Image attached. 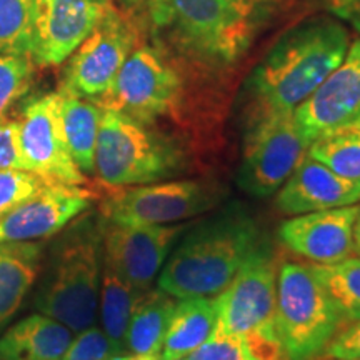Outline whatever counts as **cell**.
<instances>
[{"mask_svg": "<svg viewBox=\"0 0 360 360\" xmlns=\"http://www.w3.org/2000/svg\"><path fill=\"white\" fill-rule=\"evenodd\" d=\"M60 122L67 148L84 175L94 174L102 109L96 102L58 90Z\"/></svg>", "mask_w": 360, "mask_h": 360, "instance_id": "22", "label": "cell"}, {"mask_svg": "<svg viewBox=\"0 0 360 360\" xmlns=\"http://www.w3.org/2000/svg\"><path fill=\"white\" fill-rule=\"evenodd\" d=\"M110 360H162L160 355H142V354H122Z\"/></svg>", "mask_w": 360, "mask_h": 360, "instance_id": "36", "label": "cell"}, {"mask_svg": "<svg viewBox=\"0 0 360 360\" xmlns=\"http://www.w3.org/2000/svg\"><path fill=\"white\" fill-rule=\"evenodd\" d=\"M148 17L191 53L229 64L250 44L252 19L229 0H147Z\"/></svg>", "mask_w": 360, "mask_h": 360, "instance_id": "6", "label": "cell"}, {"mask_svg": "<svg viewBox=\"0 0 360 360\" xmlns=\"http://www.w3.org/2000/svg\"><path fill=\"white\" fill-rule=\"evenodd\" d=\"M322 360H335V359H322ZM350 360H360V359H350Z\"/></svg>", "mask_w": 360, "mask_h": 360, "instance_id": "39", "label": "cell"}, {"mask_svg": "<svg viewBox=\"0 0 360 360\" xmlns=\"http://www.w3.org/2000/svg\"><path fill=\"white\" fill-rule=\"evenodd\" d=\"M277 269L276 255L267 245L260 244L227 287L214 297L217 310L214 330L224 334L276 330Z\"/></svg>", "mask_w": 360, "mask_h": 360, "instance_id": "11", "label": "cell"}, {"mask_svg": "<svg viewBox=\"0 0 360 360\" xmlns=\"http://www.w3.org/2000/svg\"><path fill=\"white\" fill-rule=\"evenodd\" d=\"M321 359H360V321L342 326L334 339L328 342Z\"/></svg>", "mask_w": 360, "mask_h": 360, "instance_id": "33", "label": "cell"}, {"mask_svg": "<svg viewBox=\"0 0 360 360\" xmlns=\"http://www.w3.org/2000/svg\"><path fill=\"white\" fill-rule=\"evenodd\" d=\"M335 304L344 323L360 321V259L357 255L337 264H310Z\"/></svg>", "mask_w": 360, "mask_h": 360, "instance_id": "27", "label": "cell"}, {"mask_svg": "<svg viewBox=\"0 0 360 360\" xmlns=\"http://www.w3.org/2000/svg\"><path fill=\"white\" fill-rule=\"evenodd\" d=\"M74 335L56 319L32 314L0 335V360H62Z\"/></svg>", "mask_w": 360, "mask_h": 360, "instance_id": "19", "label": "cell"}, {"mask_svg": "<svg viewBox=\"0 0 360 360\" xmlns=\"http://www.w3.org/2000/svg\"><path fill=\"white\" fill-rule=\"evenodd\" d=\"M217 310L214 297L179 299L170 317L160 359L175 360L188 357L212 335Z\"/></svg>", "mask_w": 360, "mask_h": 360, "instance_id": "21", "label": "cell"}, {"mask_svg": "<svg viewBox=\"0 0 360 360\" xmlns=\"http://www.w3.org/2000/svg\"><path fill=\"white\" fill-rule=\"evenodd\" d=\"M180 97L179 72L154 49L139 45L124 62L112 87L96 103L150 127L157 119L177 109Z\"/></svg>", "mask_w": 360, "mask_h": 360, "instance_id": "8", "label": "cell"}, {"mask_svg": "<svg viewBox=\"0 0 360 360\" xmlns=\"http://www.w3.org/2000/svg\"><path fill=\"white\" fill-rule=\"evenodd\" d=\"M44 252V240L0 242V327L11 321L34 287Z\"/></svg>", "mask_w": 360, "mask_h": 360, "instance_id": "20", "label": "cell"}, {"mask_svg": "<svg viewBox=\"0 0 360 360\" xmlns=\"http://www.w3.org/2000/svg\"><path fill=\"white\" fill-rule=\"evenodd\" d=\"M127 354L96 323L77 332L62 360H110Z\"/></svg>", "mask_w": 360, "mask_h": 360, "instance_id": "31", "label": "cell"}, {"mask_svg": "<svg viewBox=\"0 0 360 360\" xmlns=\"http://www.w3.org/2000/svg\"><path fill=\"white\" fill-rule=\"evenodd\" d=\"M49 182L52 180L29 170H0V219L42 191Z\"/></svg>", "mask_w": 360, "mask_h": 360, "instance_id": "30", "label": "cell"}, {"mask_svg": "<svg viewBox=\"0 0 360 360\" xmlns=\"http://www.w3.org/2000/svg\"><path fill=\"white\" fill-rule=\"evenodd\" d=\"M103 269V219L84 212L57 233L34 305L74 334L94 326Z\"/></svg>", "mask_w": 360, "mask_h": 360, "instance_id": "3", "label": "cell"}, {"mask_svg": "<svg viewBox=\"0 0 360 360\" xmlns=\"http://www.w3.org/2000/svg\"><path fill=\"white\" fill-rule=\"evenodd\" d=\"M349 47V30L328 19L283 35L249 79V127L267 117L294 114L339 67Z\"/></svg>", "mask_w": 360, "mask_h": 360, "instance_id": "1", "label": "cell"}, {"mask_svg": "<svg viewBox=\"0 0 360 360\" xmlns=\"http://www.w3.org/2000/svg\"><path fill=\"white\" fill-rule=\"evenodd\" d=\"M328 8L360 32V0H326Z\"/></svg>", "mask_w": 360, "mask_h": 360, "instance_id": "34", "label": "cell"}, {"mask_svg": "<svg viewBox=\"0 0 360 360\" xmlns=\"http://www.w3.org/2000/svg\"><path fill=\"white\" fill-rule=\"evenodd\" d=\"M137 47V30L112 7L89 37L67 58L60 92L98 102Z\"/></svg>", "mask_w": 360, "mask_h": 360, "instance_id": "10", "label": "cell"}, {"mask_svg": "<svg viewBox=\"0 0 360 360\" xmlns=\"http://www.w3.org/2000/svg\"><path fill=\"white\" fill-rule=\"evenodd\" d=\"M32 0H0V53L30 57Z\"/></svg>", "mask_w": 360, "mask_h": 360, "instance_id": "28", "label": "cell"}, {"mask_svg": "<svg viewBox=\"0 0 360 360\" xmlns=\"http://www.w3.org/2000/svg\"><path fill=\"white\" fill-rule=\"evenodd\" d=\"M182 170L172 143L120 112L102 109L94 174L110 188L167 180Z\"/></svg>", "mask_w": 360, "mask_h": 360, "instance_id": "5", "label": "cell"}, {"mask_svg": "<svg viewBox=\"0 0 360 360\" xmlns=\"http://www.w3.org/2000/svg\"><path fill=\"white\" fill-rule=\"evenodd\" d=\"M186 224L122 225L103 220V264L139 290L152 289Z\"/></svg>", "mask_w": 360, "mask_h": 360, "instance_id": "13", "label": "cell"}, {"mask_svg": "<svg viewBox=\"0 0 360 360\" xmlns=\"http://www.w3.org/2000/svg\"><path fill=\"white\" fill-rule=\"evenodd\" d=\"M175 360H192L191 357H182V359H175Z\"/></svg>", "mask_w": 360, "mask_h": 360, "instance_id": "38", "label": "cell"}, {"mask_svg": "<svg viewBox=\"0 0 360 360\" xmlns=\"http://www.w3.org/2000/svg\"><path fill=\"white\" fill-rule=\"evenodd\" d=\"M259 245L254 217L242 207H229L179 242L157 277V287L177 300L215 297Z\"/></svg>", "mask_w": 360, "mask_h": 360, "instance_id": "2", "label": "cell"}, {"mask_svg": "<svg viewBox=\"0 0 360 360\" xmlns=\"http://www.w3.org/2000/svg\"><path fill=\"white\" fill-rule=\"evenodd\" d=\"M192 360H285L276 330H252L242 334L212 332Z\"/></svg>", "mask_w": 360, "mask_h": 360, "instance_id": "24", "label": "cell"}, {"mask_svg": "<svg viewBox=\"0 0 360 360\" xmlns=\"http://www.w3.org/2000/svg\"><path fill=\"white\" fill-rule=\"evenodd\" d=\"M94 193L84 186L49 182L42 191L0 219V242L45 240L90 210Z\"/></svg>", "mask_w": 360, "mask_h": 360, "instance_id": "15", "label": "cell"}, {"mask_svg": "<svg viewBox=\"0 0 360 360\" xmlns=\"http://www.w3.org/2000/svg\"><path fill=\"white\" fill-rule=\"evenodd\" d=\"M307 154L342 177L360 180V115L315 137Z\"/></svg>", "mask_w": 360, "mask_h": 360, "instance_id": "26", "label": "cell"}, {"mask_svg": "<svg viewBox=\"0 0 360 360\" xmlns=\"http://www.w3.org/2000/svg\"><path fill=\"white\" fill-rule=\"evenodd\" d=\"M359 202L360 180L342 177L305 154L278 188L276 207L285 215H299L355 205Z\"/></svg>", "mask_w": 360, "mask_h": 360, "instance_id": "18", "label": "cell"}, {"mask_svg": "<svg viewBox=\"0 0 360 360\" xmlns=\"http://www.w3.org/2000/svg\"><path fill=\"white\" fill-rule=\"evenodd\" d=\"M294 115L309 142L360 115V39Z\"/></svg>", "mask_w": 360, "mask_h": 360, "instance_id": "17", "label": "cell"}, {"mask_svg": "<svg viewBox=\"0 0 360 360\" xmlns=\"http://www.w3.org/2000/svg\"><path fill=\"white\" fill-rule=\"evenodd\" d=\"M27 170L20 148L19 119L0 120V170Z\"/></svg>", "mask_w": 360, "mask_h": 360, "instance_id": "32", "label": "cell"}, {"mask_svg": "<svg viewBox=\"0 0 360 360\" xmlns=\"http://www.w3.org/2000/svg\"><path fill=\"white\" fill-rule=\"evenodd\" d=\"M344 326L310 265L283 260L277 269L274 327L285 360H317Z\"/></svg>", "mask_w": 360, "mask_h": 360, "instance_id": "4", "label": "cell"}, {"mask_svg": "<svg viewBox=\"0 0 360 360\" xmlns=\"http://www.w3.org/2000/svg\"><path fill=\"white\" fill-rule=\"evenodd\" d=\"M35 67L30 57L0 53V120L32 87Z\"/></svg>", "mask_w": 360, "mask_h": 360, "instance_id": "29", "label": "cell"}, {"mask_svg": "<svg viewBox=\"0 0 360 360\" xmlns=\"http://www.w3.org/2000/svg\"><path fill=\"white\" fill-rule=\"evenodd\" d=\"M175 304L177 299L165 294L159 287L143 292L135 305L125 334L127 354L160 355Z\"/></svg>", "mask_w": 360, "mask_h": 360, "instance_id": "23", "label": "cell"}, {"mask_svg": "<svg viewBox=\"0 0 360 360\" xmlns=\"http://www.w3.org/2000/svg\"><path fill=\"white\" fill-rule=\"evenodd\" d=\"M112 7L110 0H32L34 64H64Z\"/></svg>", "mask_w": 360, "mask_h": 360, "instance_id": "12", "label": "cell"}, {"mask_svg": "<svg viewBox=\"0 0 360 360\" xmlns=\"http://www.w3.org/2000/svg\"><path fill=\"white\" fill-rule=\"evenodd\" d=\"M19 125L22 157L29 172L52 182L85 186L87 175L80 172L67 148L58 92L30 98L20 112Z\"/></svg>", "mask_w": 360, "mask_h": 360, "instance_id": "14", "label": "cell"}, {"mask_svg": "<svg viewBox=\"0 0 360 360\" xmlns=\"http://www.w3.org/2000/svg\"><path fill=\"white\" fill-rule=\"evenodd\" d=\"M143 292L147 290H139L103 264L97 317L101 321L102 330L124 350L130 317Z\"/></svg>", "mask_w": 360, "mask_h": 360, "instance_id": "25", "label": "cell"}, {"mask_svg": "<svg viewBox=\"0 0 360 360\" xmlns=\"http://www.w3.org/2000/svg\"><path fill=\"white\" fill-rule=\"evenodd\" d=\"M229 2H231L236 8H238L242 13H245L247 17L254 19L255 12H257V8L260 7V4H262L264 0H229Z\"/></svg>", "mask_w": 360, "mask_h": 360, "instance_id": "35", "label": "cell"}, {"mask_svg": "<svg viewBox=\"0 0 360 360\" xmlns=\"http://www.w3.org/2000/svg\"><path fill=\"white\" fill-rule=\"evenodd\" d=\"M354 255H357L360 259V209L354 225Z\"/></svg>", "mask_w": 360, "mask_h": 360, "instance_id": "37", "label": "cell"}, {"mask_svg": "<svg viewBox=\"0 0 360 360\" xmlns=\"http://www.w3.org/2000/svg\"><path fill=\"white\" fill-rule=\"evenodd\" d=\"M309 146L294 114L267 117L252 124L245 135L238 187L252 197H270L290 177Z\"/></svg>", "mask_w": 360, "mask_h": 360, "instance_id": "9", "label": "cell"}, {"mask_svg": "<svg viewBox=\"0 0 360 360\" xmlns=\"http://www.w3.org/2000/svg\"><path fill=\"white\" fill-rule=\"evenodd\" d=\"M360 205L292 215L278 225V238L312 264H337L354 255V225Z\"/></svg>", "mask_w": 360, "mask_h": 360, "instance_id": "16", "label": "cell"}, {"mask_svg": "<svg viewBox=\"0 0 360 360\" xmlns=\"http://www.w3.org/2000/svg\"><path fill=\"white\" fill-rule=\"evenodd\" d=\"M215 202V187L200 180H160L112 188L98 214L110 224L170 225L209 212Z\"/></svg>", "mask_w": 360, "mask_h": 360, "instance_id": "7", "label": "cell"}]
</instances>
